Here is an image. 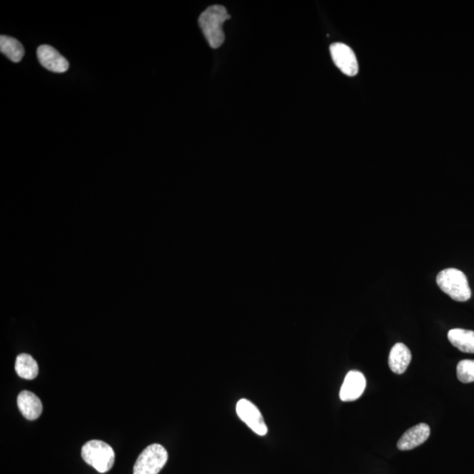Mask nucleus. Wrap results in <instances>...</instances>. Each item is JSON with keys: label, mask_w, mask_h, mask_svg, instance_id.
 Listing matches in <instances>:
<instances>
[{"label": "nucleus", "mask_w": 474, "mask_h": 474, "mask_svg": "<svg viewBox=\"0 0 474 474\" xmlns=\"http://www.w3.org/2000/svg\"><path fill=\"white\" fill-rule=\"evenodd\" d=\"M15 370L18 375L25 379H36L39 373L38 364L32 356L26 353L18 356L15 362Z\"/></svg>", "instance_id": "13"}, {"label": "nucleus", "mask_w": 474, "mask_h": 474, "mask_svg": "<svg viewBox=\"0 0 474 474\" xmlns=\"http://www.w3.org/2000/svg\"><path fill=\"white\" fill-rule=\"evenodd\" d=\"M366 386L364 374L358 371H351L346 375L340 390V399L342 401H354L360 398Z\"/></svg>", "instance_id": "8"}, {"label": "nucleus", "mask_w": 474, "mask_h": 474, "mask_svg": "<svg viewBox=\"0 0 474 474\" xmlns=\"http://www.w3.org/2000/svg\"><path fill=\"white\" fill-rule=\"evenodd\" d=\"M412 355L407 345L398 342L392 346L390 351L388 364L390 369L396 374H402L406 372L410 366Z\"/></svg>", "instance_id": "11"}, {"label": "nucleus", "mask_w": 474, "mask_h": 474, "mask_svg": "<svg viewBox=\"0 0 474 474\" xmlns=\"http://www.w3.org/2000/svg\"><path fill=\"white\" fill-rule=\"evenodd\" d=\"M330 54L336 67L347 76L353 77L358 73V62L355 53L344 43H333L330 46Z\"/></svg>", "instance_id": "6"}, {"label": "nucleus", "mask_w": 474, "mask_h": 474, "mask_svg": "<svg viewBox=\"0 0 474 474\" xmlns=\"http://www.w3.org/2000/svg\"><path fill=\"white\" fill-rule=\"evenodd\" d=\"M0 51L14 62L23 60L25 51L23 45L18 40L10 36H0Z\"/></svg>", "instance_id": "14"}, {"label": "nucleus", "mask_w": 474, "mask_h": 474, "mask_svg": "<svg viewBox=\"0 0 474 474\" xmlns=\"http://www.w3.org/2000/svg\"><path fill=\"white\" fill-rule=\"evenodd\" d=\"M229 18L226 8L220 5L209 6L199 16V27L211 48L218 49L223 45L225 36L223 25Z\"/></svg>", "instance_id": "1"}, {"label": "nucleus", "mask_w": 474, "mask_h": 474, "mask_svg": "<svg viewBox=\"0 0 474 474\" xmlns=\"http://www.w3.org/2000/svg\"><path fill=\"white\" fill-rule=\"evenodd\" d=\"M457 376L460 382L467 384L474 382V360H462L458 364Z\"/></svg>", "instance_id": "15"}, {"label": "nucleus", "mask_w": 474, "mask_h": 474, "mask_svg": "<svg viewBox=\"0 0 474 474\" xmlns=\"http://www.w3.org/2000/svg\"><path fill=\"white\" fill-rule=\"evenodd\" d=\"M168 460L163 445L153 444L142 451L134 466V474H158Z\"/></svg>", "instance_id": "4"}, {"label": "nucleus", "mask_w": 474, "mask_h": 474, "mask_svg": "<svg viewBox=\"0 0 474 474\" xmlns=\"http://www.w3.org/2000/svg\"><path fill=\"white\" fill-rule=\"evenodd\" d=\"M37 58L40 64L52 73H66L70 66L67 59L62 57L57 49L49 45H40L37 49Z\"/></svg>", "instance_id": "7"}, {"label": "nucleus", "mask_w": 474, "mask_h": 474, "mask_svg": "<svg viewBox=\"0 0 474 474\" xmlns=\"http://www.w3.org/2000/svg\"><path fill=\"white\" fill-rule=\"evenodd\" d=\"M17 404L18 410L27 420H36L42 413V401L32 392H21L18 395Z\"/></svg>", "instance_id": "10"}, {"label": "nucleus", "mask_w": 474, "mask_h": 474, "mask_svg": "<svg viewBox=\"0 0 474 474\" xmlns=\"http://www.w3.org/2000/svg\"><path fill=\"white\" fill-rule=\"evenodd\" d=\"M451 344L464 353H474V332L463 329H452L448 332Z\"/></svg>", "instance_id": "12"}, {"label": "nucleus", "mask_w": 474, "mask_h": 474, "mask_svg": "<svg viewBox=\"0 0 474 474\" xmlns=\"http://www.w3.org/2000/svg\"><path fill=\"white\" fill-rule=\"evenodd\" d=\"M430 428L428 424L419 423L408 429L397 442L401 451H410L423 445L429 438Z\"/></svg>", "instance_id": "9"}, {"label": "nucleus", "mask_w": 474, "mask_h": 474, "mask_svg": "<svg viewBox=\"0 0 474 474\" xmlns=\"http://www.w3.org/2000/svg\"><path fill=\"white\" fill-rule=\"evenodd\" d=\"M81 455L86 463L99 473H108L114 466V451L107 442L99 440L87 442L82 447Z\"/></svg>", "instance_id": "3"}, {"label": "nucleus", "mask_w": 474, "mask_h": 474, "mask_svg": "<svg viewBox=\"0 0 474 474\" xmlns=\"http://www.w3.org/2000/svg\"><path fill=\"white\" fill-rule=\"evenodd\" d=\"M236 413L240 419L249 427L252 432L260 436H266L268 428L262 414L251 401L241 399L236 404Z\"/></svg>", "instance_id": "5"}, {"label": "nucleus", "mask_w": 474, "mask_h": 474, "mask_svg": "<svg viewBox=\"0 0 474 474\" xmlns=\"http://www.w3.org/2000/svg\"><path fill=\"white\" fill-rule=\"evenodd\" d=\"M436 283L439 288L453 301L464 302L472 297L466 274L455 268L441 271L436 276Z\"/></svg>", "instance_id": "2"}]
</instances>
